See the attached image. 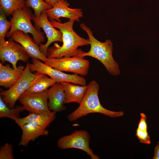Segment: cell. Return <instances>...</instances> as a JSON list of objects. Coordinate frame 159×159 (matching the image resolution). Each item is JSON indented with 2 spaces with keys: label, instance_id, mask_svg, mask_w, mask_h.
<instances>
[{
  "label": "cell",
  "instance_id": "obj_1",
  "mask_svg": "<svg viewBox=\"0 0 159 159\" xmlns=\"http://www.w3.org/2000/svg\"><path fill=\"white\" fill-rule=\"evenodd\" d=\"M50 21L55 28L62 32L63 44L60 46L57 43H55L52 47L48 48L47 50V58L71 57L76 54L79 47L90 45L88 39L81 37L74 30V20L69 19L64 23L54 20Z\"/></svg>",
  "mask_w": 159,
  "mask_h": 159
},
{
  "label": "cell",
  "instance_id": "obj_2",
  "mask_svg": "<svg viewBox=\"0 0 159 159\" xmlns=\"http://www.w3.org/2000/svg\"><path fill=\"white\" fill-rule=\"evenodd\" d=\"M80 27L87 34L90 48L87 52L79 49L78 54L84 57H92L100 61L104 66L108 72L114 76L120 73L118 64L114 59L112 56L113 44L110 39L102 42L97 40L93 35L90 28L85 24H80Z\"/></svg>",
  "mask_w": 159,
  "mask_h": 159
},
{
  "label": "cell",
  "instance_id": "obj_3",
  "mask_svg": "<svg viewBox=\"0 0 159 159\" xmlns=\"http://www.w3.org/2000/svg\"><path fill=\"white\" fill-rule=\"evenodd\" d=\"M85 95L79 107L67 116L70 121L75 120L92 113H99L111 117L123 116V111H114L104 108L100 102L98 93L99 86L94 80L90 82Z\"/></svg>",
  "mask_w": 159,
  "mask_h": 159
},
{
  "label": "cell",
  "instance_id": "obj_4",
  "mask_svg": "<svg viewBox=\"0 0 159 159\" xmlns=\"http://www.w3.org/2000/svg\"><path fill=\"white\" fill-rule=\"evenodd\" d=\"M10 19L11 26L6 37H10L15 31L19 30L25 34L30 33L33 37L34 41L40 45L45 41L43 32L37 30L32 24L31 20L34 16L30 9L25 6L14 11Z\"/></svg>",
  "mask_w": 159,
  "mask_h": 159
},
{
  "label": "cell",
  "instance_id": "obj_5",
  "mask_svg": "<svg viewBox=\"0 0 159 159\" xmlns=\"http://www.w3.org/2000/svg\"><path fill=\"white\" fill-rule=\"evenodd\" d=\"M29 64L27 63L22 75L14 85L8 90L0 92V97L10 108H14L16 101L42 74L32 73Z\"/></svg>",
  "mask_w": 159,
  "mask_h": 159
},
{
  "label": "cell",
  "instance_id": "obj_6",
  "mask_svg": "<svg viewBox=\"0 0 159 159\" xmlns=\"http://www.w3.org/2000/svg\"><path fill=\"white\" fill-rule=\"evenodd\" d=\"M78 50L75 55L71 57H64L60 58H47L44 63L62 72H72L82 76H86L89 71L90 62L84 57L78 54Z\"/></svg>",
  "mask_w": 159,
  "mask_h": 159
},
{
  "label": "cell",
  "instance_id": "obj_7",
  "mask_svg": "<svg viewBox=\"0 0 159 159\" xmlns=\"http://www.w3.org/2000/svg\"><path fill=\"white\" fill-rule=\"evenodd\" d=\"M41 61L32 58V63L29 64V68L32 72L47 75L56 82H67L80 85H86V79L83 77L75 74L65 73L48 66Z\"/></svg>",
  "mask_w": 159,
  "mask_h": 159
},
{
  "label": "cell",
  "instance_id": "obj_8",
  "mask_svg": "<svg viewBox=\"0 0 159 159\" xmlns=\"http://www.w3.org/2000/svg\"><path fill=\"white\" fill-rule=\"evenodd\" d=\"M90 135L87 131L76 130L69 135L60 138L58 140L57 144L61 149H79L85 151L92 159H100L90 148Z\"/></svg>",
  "mask_w": 159,
  "mask_h": 159
},
{
  "label": "cell",
  "instance_id": "obj_9",
  "mask_svg": "<svg viewBox=\"0 0 159 159\" xmlns=\"http://www.w3.org/2000/svg\"><path fill=\"white\" fill-rule=\"evenodd\" d=\"M48 89L38 93L24 92L19 100L25 110L29 113L50 115L53 112L48 106Z\"/></svg>",
  "mask_w": 159,
  "mask_h": 159
},
{
  "label": "cell",
  "instance_id": "obj_10",
  "mask_svg": "<svg viewBox=\"0 0 159 159\" xmlns=\"http://www.w3.org/2000/svg\"><path fill=\"white\" fill-rule=\"evenodd\" d=\"M10 38L8 41L0 43V59L4 64L9 62L13 67L16 68V64L19 61L26 62L30 57L29 54L20 44Z\"/></svg>",
  "mask_w": 159,
  "mask_h": 159
},
{
  "label": "cell",
  "instance_id": "obj_11",
  "mask_svg": "<svg viewBox=\"0 0 159 159\" xmlns=\"http://www.w3.org/2000/svg\"><path fill=\"white\" fill-rule=\"evenodd\" d=\"M48 18L45 11H44L39 16L34 15L32 19L35 28L39 31H41V28L42 29L46 35L47 39V42L44 44H40L39 48L42 53L47 57V49L52 43L56 42H62V32L55 28Z\"/></svg>",
  "mask_w": 159,
  "mask_h": 159
},
{
  "label": "cell",
  "instance_id": "obj_12",
  "mask_svg": "<svg viewBox=\"0 0 159 159\" xmlns=\"http://www.w3.org/2000/svg\"><path fill=\"white\" fill-rule=\"evenodd\" d=\"M65 0H58L52 7L45 11L49 20H54L61 22L60 18H65L78 21L83 16L81 9L71 8Z\"/></svg>",
  "mask_w": 159,
  "mask_h": 159
},
{
  "label": "cell",
  "instance_id": "obj_13",
  "mask_svg": "<svg viewBox=\"0 0 159 159\" xmlns=\"http://www.w3.org/2000/svg\"><path fill=\"white\" fill-rule=\"evenodd\" d=\"M10 38L21 45L30 57L38 59L44 63L46 62L47 58L42 53L39 46L27 34L20 31H15L12 34Z\"/></svg>",
  "mask_w": 159,
  "mask_h": 159
},
{
  "label": "cell",
  "instance_id": "obj_14",
  "mask_svg": "<svg viewBox=\"0 0 159 159\" xmlns=\"http://www.w3.org/2000/svg\"><path fill=\"white\" fill-rule=\"evenodd\" d=\"M65 94L61 82H56L48 89V106L50 110L56 112L64 111Z\"/></svg>",
  "mask_w": 159,
  "mask_h": 159
},
{
  "label": "cell",
  "instance_id": "obj_15",
  "mask_svg": "<svg viewBox=\"0 0 159 159\" xmlns=\"http://www.w3.org/2000/svg\"><path fill=\"white\" fill-rule=\"evenodd\" d=\"M22 65L16 68H11L9 64L5 65L0 63V85L9 88L14 85L22 75L24 69Z\"/></svg>",
  "mask_w": 159,
  "mask_h": 159
},
{
  "label": "cell",
  "instance_id": "obj_16",
  "mask_svg": "<svg viewBox=\"0 0 159 159\" xmlns=\"http://www.w3.org/2000/svg\"><path fill=\"white\" fill-rule=\"evenodd\" d=\"M22 134L19 143V146H27L31 141H34L41 136H48L49 131L42 127L33 123H29L20 127Z\"/></svg>",
  "mask_w": 159,
  "mask_h": 159
},
{
  "label": "cell",
  "instance_id": "obj_17",
  "mask_svg": "<svg viewBox=\"0 0 159 159\" xmlns=\"http://www.w3.org/2000/svg\"><path fill=\"white\" fill-rule=\"evenodd\" d=\"M65 94L64 104L76 102L80 104L85 95L88 86H82L67 82H61Z\"/></svg>",
  "mask_w": 159,
  "mask_h": 159
},
{
  "label": "cell",
  "instance_id": "obj_18",
  "mask_svg": "<svg viewBox=\"0 0 159 159\" xmlns=\"http://www.w3.org/2000/svg\"><path fill=\"white\" fill-rule=\"evenodd\" d=\"M56 113L53 112L52 114L49 115L29 113L27 116L21 118L19 117L14 121L20 127L24 124L29 123H33L46 129L55 120Z\"/></svg>",
  "mask_w": 159,
  "mask_h": 159
},
{
  "label": "cell",
  "instance_id": "obj_19",
  "mask_svg": "<svg viewBox=\"0 0 159 159\" xmlns=\"http://www.w3.org/2000/svg\"><path fill=\"white\" fill-rule=\"evenodd\" d=\"M56 82L52 78H49L45 74H42L24 92L38 93L48 89Z\"/></svg>",
  "mask_w": 159,
  "mask_h": 159
},
{
  "label": "cell",
  "instance_id": "obj_20",
  "mask_svg": "<svg viewBox=\"0 0 159 159\" xmlns=\"http://www.w3.org/2000/svg\"><path fill=\"white\" fill-rule=\"evenodd\" d=\"M25 109L23 106H18L15 108H10L0 96V117H6L15 120L19 118V114Z\"/></svg>",
  "mask_w": 159,
  "mask_h": 159
},
{
  "label": "cell",
  "instance_id": "obj_21",
  "mask_svg": "<svg viewBox=\"0 0 159 159\" xmlns=\"http://www.w3.org/2000/svg\"><path fill=\"white\" fill-rule=\"evenodd\" d=\"M26 0H0V9L6 16L12 15L14 11L25 6Z\"/></svg>",
  "mask_w": 159,
  "mask_h": 159
},
{
  "label": "cell",
  "instance_id": "obj_22",
  "mask_svg": "<svg viewBox=\"0 0 159 159\" xmlns=\"http://www.w3.org/2000/svg\"><path fill=\"white\" fill-rule=\"evenodd\" d=\"M25 6L32 8L36 16H39L43 12L52 7L44 0H26Z\"/></svg>",
  "mask_w": 159,
  "mask_h": 159
},
{
  "label": "cell",
  "instance_id": "obj_23",
  "mask_svg": "<svg viewBox=\"0 0 159 159\" xmlns=\"http://www.w3.org/2000/svg\"><path fill=\"white\" fill-rule=\"evenodd\" d=\"M6 15L3 11L0 9V43L5 42V37L8 31L11 26V22L6 18Z\"/></svg>",
  "mask_w": 159,
  "mask_h": 159
},
{
  "label": "cell",
  "instance_id": "obj_24",
  "mask_svg": "<svg viewBox=\"0 0 159 159\" xmlns=\"http://www.w3.org/2000/svg\"><path fill=\"white\" fill-rule=\"evenodd\" d=\"M13 147L10 144L6 143L0 149V159H13Z\"/></svg>",
  "mask_w": 159,
  "mask_h": 159
},
{
  "label": "cell",
  "instance_id": "obj_25",
  "mask_svg": "<svg viewBox=\"0 0 159 159\" xmlns=\"http://www.w3.org/2000/svg\"><path fill=\"white\" fill-rule=\"evenodd\" d=\"M135 135L140 143L146 144H151L150 137L147 131L138 128L136 130Z\"/></svg>",
  "mask_w": 159,
  "mask_h": 159
},
{
  "label": "cell",
  "instance_id": "obj_26",
  "mask_svg": "<svg viewBox=\"0 0 159 159\" xmlns=\"http://www.w3.org/2000/svg\"><path fill=\"white\" fill-rule=\"evenodd\" d=\"M140 118L138 125V128L143 130H147V125L146 122L147 117L143 113H140Z\"/></svg>",
  "mask_w": 159,
  "mask_h": 159
},
{
  "label": "cell",
  "instance_id": "obj_27",
  "mask_svg": "<svg viewBox=\"0 0 159 159\" xmlns=\"http://www.w3.org/2000/svg\"><path fill=\"white\" fill-rule=\"evenodd\" d=\"M153 159H159V142L155 148Z\"/></svg>",
  "mask_w": 159,
  "mask_h": 159
},
{
  "label": "cell",
  "instance_id": "obj_28",
  "mask_svg": "<svg viewBox=\"0 0 159 159\" xmlns=\"http://www.w3.org/2000/svg\"><path fill=\"white\" fill-rule=\"evenodd\" d=\"M48 4L52 7L57 2L58 0H44Z\"/></svg>",
  "mask_w": 159,
  "mask_h": 159
}]
</instances>
